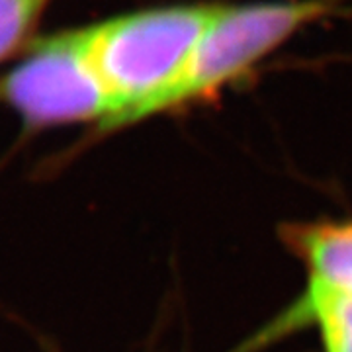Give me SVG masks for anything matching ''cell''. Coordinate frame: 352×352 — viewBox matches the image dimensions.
<instances>
[{
  "label": "cell",
  "instance_id": "6da1fadb",
  "mask_svg": "<svg viewBox=\"0 0 352 352\" xmlns=\"http://www.w3.org/2000/svg\"><path fill=\"white\" fill-rule=\"evenodd\" d=\"M217 4H176L87 25L90 51L112 100L100 139L157 116L188 69Z\"/></svg>",
  "mask_w": 352,
  "mask_h": 352
},
{
  "label": "cell",
  "instance_id": "7a4b0ae2",
  "mask_svg": "<svg viewBox=\"0 0 352 352\" xmlns=\"http://www.w3.org/2000/svg\"><path fill=\"white\" fill-rule=\"evenodd\" d=\"M0 104L34 135L51 127L88 124L96 133L112 116V100L94 63L88 28L41 36L0 73Z\"/></svg>",
  "mask_w": 352,
  "mask_h": 352
},
{
  "label": "cell",
  "instance_id": "3957f363",
  "mask_svg": "<svg viewBox=\"0 0 352 352\" xmlns=\"http://www.w3.org/2000/svg\"><path fill=\"white\" fill-rule=\"evenodd\" d=\"M335 0H272L215 8L175 90L161 102L159 113L182 110L212 98L227 85L251 73L303 25L319 20Z\"/></svg>",
  "mask_w": 352,
  "mask_h": 352
},
{
  "label": "cell",
  "instance_id": "277c9868",
  "mask_svg": "<svg viewBox=\"0 0 352 352\" xmlns=\"http://www.w3.org/2000/svg\"><path fill=\"white\" fill-rule=\"evenodd\" d=\"M303 327H314L323 352H352V298L309 280L286 309L235 352H256Z\"/></svg>",
  "mask_w": 352,
  "mask_h": 352
},
{
  "label": "cell",
  "instance_id": "5b68a950",
  "mask_svg": "<svg viewBox=\"0 0 352 352\" xmlns=\"http://www.w3.org/2000/svg\"><path fill=\"white\" fill-rule=\"evenodd\" d=\"M284 249L307 278L352 298V217L286 221L276 229Z\"/></svg>",
  "mask_w": 352,
  "mask_h": 352
},
{
  "label": "cell",
  "instance_id": "8992f818",
  "mask_svg": "<svg viewBox=\"0 0 352 352\" xmlns=\"http://www.w3.org/2000/svg\"><path fill=\"white\" fill-rule=\"evenodd\" d=\"M53 0H0V65L24 53L38 38L39 22Z\"/></svg>",
  "mask_w": 352,
  "mask_h": 352
}]
</instances>
